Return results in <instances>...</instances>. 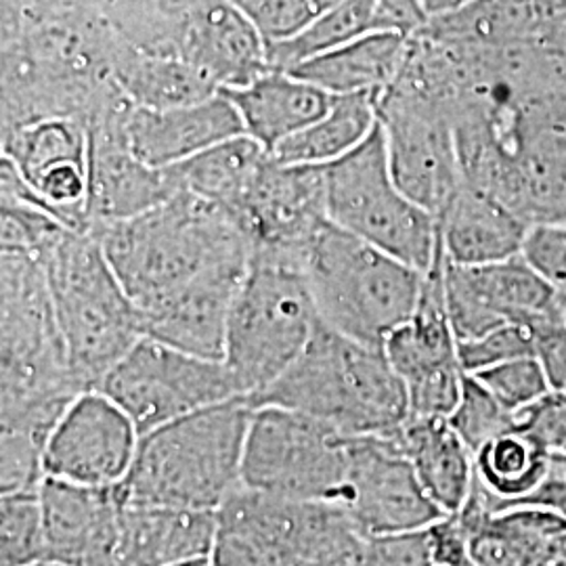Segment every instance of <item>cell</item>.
I'll return each instance as SVG.
<instances>
[{
  "label": "cell",
  "instance_id": "obj_35",
  "mask_svg": "<svg viewBox=\"0 0 566 566\" xmlns=\"http://www.w3.org/2000/svg\"><path fill=\"white\" fill-rule=\"evenodd\" d=\"M447 420L472 453L516 428V413L500 403L495 395L470 374H465L462 397Z\"/></svg>",
  "mask_w": 566,
  "mask_h": 566
},
{
  "label": "cell",
  "instance_id": "obj_45",
  "mask_svg": "<svg viewBox=\"0 0 566 566\" xmlns=\"http://www.w3.org/2000/svg\"><path fill=\"white\" fill-rule=\"evenodd\" d=\"M392 30L409 32L426 18L422 0H376Z\"/></svg>",
  "mask_w": 566,
  "mask_h": 566
},
{
  "label": "cell",
  "instance_id": "obj_20",
  "mask_svg": "<svg viewBox=\"0 0 566 566\" xmlns=\"http://www.w3.org/2000/svg\"><path fill=\"white\" fill-rule=\"evenodd\" d=\"M46 558L67 566H114L122 500L116 486L44 479L41 489Z\"/></svg>",
  "mask_w": 566,
  "mask_h": 566
},
{
  "label": "cell",
  "instance_id": "obj_18",
  "mask_svg": "<svg viewBox=\"0 0 566 566\" xmlns=\"http://www.w3.org/2000/svg\"><path fill=\"white\" fill-rule=\"evenodd\" d=\"M252 250L304 254L315 231L327 223L324 168L271 160L238 214Z\"/></svg>",
  "mask_w": 566,
  "mask_h": 566
},
{
  "label": "cell",
  "instance_id": "obj_38",
  "mask_svg": "<svg viewBox=\"0 0 566 566\" xmlns=\"http://www.w3.org/2000/svg\"><path fill=\"white\" fill-rule=\"evenodd\" d=\"M458 346L465 374H479L489 367L533 355V332L528 325L507 324L489 332L483 338Z\"/></svg>",
  "mask_w": 566,
  "mask_h": 566
},
{
  "label": "cell",
  "instance_id": "obj_25",
  "mask_svg": "<svg viewBox=\"0 0 566 566\" xmlns=\"http://www.w3.org/2000/svg\"><path fill=\"white\" fill-rule=\"evenodd\" d=\"M223 93L235 105L243 133L269 154L319 120L334 99L317 84L273 67L256 81Z\"/></svg>",
  "mask_w": 566,
  "mask_h": 566
},
{
  "label": "cell",
  "instance_id": "obj_44",
  "mask_svg": "<svg viewBox=\"0 0 566 566\" xmlns=\"http://www.w3.org/2000/svg\"><path fill=\"white\" fill-rule=\"evenodd\" d=\"M518 506L549 510L566 521V455H552L544 483Z\"/></svg>",
  "mask_w": 566,
  "mask_h": 566
},
{
  "label": "cell",
  "instance_id": "obj_42",
  "mask_svg": "<svg viewBox=\"0 0 566 566\" xmlns=\"http://www.w3.org/2000/svg\"><path fill=\"white\" fill-rule=\"evenodd\" d=\"M533 332V357L546 374L549 388L566 392V317L554 313L546 319L531 325Z\"/></svg>",
  "mask_w": 566,
  "mask_h": 566
},
{
  "label": "cell",
  "instance_id": "obj_48",
  "mask_svg": "<svg viewBox=\"0 0 566 566\" xmlns=\"http://www.w3.org/2000/svg\"><path fill=\"white\" fill-rule=\"evenodd\" d=\"M533 566H566V535L558 542V546L547 554L546 558H542L537 565Z\"/></svg>",
  "mask_w": 566,
  "mask_h": 566
},
{
  "label": "cell",
  "instance_id": "obj_9",
  "mask_svg": "<svg viewBox=\"0 0 566 566\" xmlns=\"http://www.w3.org/2000/svg\"><path fill=\"white\" fill-rule=\"evenodd\" d=\"M324 181L329 223L420 273L430 271L441 250L439 221L395 181L380 120L355 151L325 166Z\"/></svg>",
  "mask_w": 566,
  "mask_h": 566
},
{
  "label": "cell",
  "instance_id": "obj_41",
  "mask_svg": "<svg viewBox=\"0 0 566 566\" xmlns=\"http://www.w3.org/2000/svg\"><path fill=\"white\" fill-rule=\"evenodd\" d=\"M357 566H434L428 531L367 537Z\"/></svg>",
  "mask_w": 566,
  "mask_h": 566
},
{
  "label": "cell",
  "instance_id": "obj_32",
  "mask_svg": "<svg viewBox=\"0 0 566 566\" xmlns=\"http://www.w3.org/2000/svg\"><path fill=\"white\" fill-rule=\"evenodd\" d=\"M88 128L74 118H44L2 133V160L28 185L63 166H88Z\"/></svg>",
  "mask_w": 566,
  "mask_h": 566
},
{
  "label": "cell",
  "instance_id": "obj_2",
  "mask_svg": "<svg viewBox=\"0 0 566 566\" xmlns=\"http://www.w3.org/2000/svg\"><path fill=\"white\" fill-rule=\"evenodd\" d=\"M81 392L41 256L0 248V426L55 428Z\"/></svg>",
  "mask_w": 566,
  "mask_h": 566
},
{
  "label": "cell",
  "instance_id": "obj_11",
  "mask_svg": "<svg viewBox=\"0 0 566 566\" xmlns=\"http://www.w3.org/2000/svg\"><path fill=\"white\" fill-rule=\"evenodd\" d=\"M145 437L208 407L243 397L224 361L143 336L97 386Z\"/></svg>",
  "mask_w": 566,
  "mask_h": 566
},
{
  "label": "cell",
  "instance_id": "obj_47",
  "mask_svg": "<svg viewBox=\"0 0 566 566\" xmlns=\"http://www.w3.org/2000/svg\"><path fill=\"white\" fill-rule=\"evenodd\" d=\"M465 0H422L426 15H447L455 9H460Z\"/></svg>",
  "mask_w": 566,
  "mask_h": 566
},
{
  "label": "cell",
  "instance_id": "obj_36",
  "mask_svg": "<svg viewBox=\"0 0 566 566\" xmlns=\"http://www.w3.org/2000/svg\"><path fill=\"white\" fill-rule=\"evenodd\" d=\"M470 376L485 385L495 395V399L516 416L526 407L542 401L547 392H552L546 374L533 355L518 357Z\"/></svg>",
  "mask_w": 566,
  "mask_h": 566
},
{
  "label": "cell",
  "instance_id": "obj_16",
  "mask_svg": "<svg viewBox=\"0 0 566 566\" xmlns=\"http://www.w3.org/2000/svg\"><path fill=\"white\" fill-rule=\"evenodd\" d=\"M443 280L447 317L458 344L483 338L502 325L531 327L565 311L558 292L523 254L481 266H460L446 259Z\"/></svg>",
  "mask_w": 566,
  "mask_h": 566
},
{
  "label": "cell",
  "instance_id": "obj_50",
  "mask_svg": "<svg viewBox=\"0 0 566 566\" xmlns=\"http://www.w3.org/2000/svg\"><path fill=\"white\" fill-rule=\"evenodd\" d=\"M30 566H67L61 565V563H55V560H41V563H34V565Z\"/></svg>",
  "mask_w": 566,
  "mask_h": 566
},
{
  "label": "cell",
  "instance_id": "obj_4",
  "mask_svg": "<svg viewBox=\"0 0 566 566\" xmlns=\"http://www.w3.org/2000/svg\"><path fill=\"white\" fill-rule=\"evenodd\" d=\"M254 407L214 405L142 437L120 485L122 504L217 512L243 486V449Z\"/></svg>",
  "mask_w": 566,
  "mask_h": 566
},
{
  "label": "cell",
  "instance_id": "obj_19",
  "mask_svg": "<svg viewBox=\"0 0 566 566\" xmlns=\"http://www.w3.org/2000/svg\"><path fill=\"white\" fill-rule=\"evenodd\" d=\"M172 55L221 91L245 86L271 70L263 34L233 0H208L177 21Z\"/></svg>",
  "mask_w": 566,
  "mask_h": 566
},
{
  "label": "cell",
  "instance_id": "obj_14",
  "mask_svg": "<svg viewBox=\"0 0 566 566\" xmlns=\"http://www.w3.org/2000/svg\"><path fill=\"white\" fill-rule=\"evenodd\" d=\"M338 506L346 510L365 537L424 531L447 516L426 495L397 441V432L350 437Z\"/></svg>",
  "mask_w": 566,
  "mask_h": 566
},
{
  "label": "cell",
  "instance_id": "obj_3",
  "mask_svg": "<svg viewBox=\"0 0 566 566\" xmlns=\"http://www.w3.org/2000/svg\"><path fill=\"white\" fill-rule=\"evenodd\" d=\"M252 407H282L346 437H388L409 420L407 390L385 348L317 327L303 355Z\"/></svg>",
  "mask_w": 566,
  "mask_h": 566
},
{
  "label": "cell",
  "instance_id": "obj_39",
  "mask_svg": "<svg viewBox=\"0 0 566 566\" xmlns=\"http://www.w3.org/2000/svg\"><path fill=\"white\" fill-rule=\"evenodd\" d=\"M523 256L560 296L566 306V224H535Z\"/></svg>",
  "mask_w": 566,
  "mask_h": 566
},
{
  "label": "cell",
  "instance_id": "obj_52",
  "mask_svg": "<svg viewBox=\"0 0 566 566\" xmlns=\"http://www.w3.org/2000/svg\"><path fill=\"white\" fill-rule=\"evenodd\" d=\"M565 317H566V306H565Z\"/></svg>",
  "mask_w": 566,
  "mask_h": 566
},
{
  "label": "cell",
  "instance_id": "obj_28",
  "mask_svg": "<svg viewBox=\"0 0 566 566\" xmlns=\"http://www.w3.org/2000/svg\"><path fill=\"white\" fill-rule=\"evenodd\" d=\"M271 154L248 135L219 143L187 163L166 168L177 191L212 203L235 221Z\"/></svg>",
  "mask_w": 566,
  "mask_h": 566
},
{
  "label": "cell",
  "instance_id": "obj_31",
  "mask_svg": "<svg viewBox=\"0 0 566 566\" xmlns=\"http://www.w3.org/2000/svg\"><path fill=\"white\" fill-rule=\"evenodd\" d=\"M549 458L516 426L474 453L472 491L491 512L518 506L544 483Z\"/></svg>",
  "mask_w": 566,
  "mask_h": 566
},
{
  "label": "cell",
  "instance_id": "obj_34",
  "mask_svg": "<svg viewBox=\"0 0 566 566\" xmlns=\"http://www.w3.org/2000/svg\"><path fill=\"white\" fill-rule=\"evenodd\" d=\"M46 558L41 493L0 497V566H30Z\"/></svg>",
  "mask_w": 566,
  "mask_h": 566
},
{
  "label": "cell",
  "instance_id": "obj_30",
  "mask_svg": "<svg viewBox=\"0 0 566 566\" xmlns=\"http://www.w3.org/2000/svg\"><path fill=\"white\" fill-rule=\"evenodd\" d=\"M378 95H334L329 109L271 151L287 166L325 168L355 151L378 126Z\"/></svg>",
  "mask_w": 566,
  "mask_h": 566
},
{
  "label": "cell",
  "instance_id": "obj_43",
  "mask_svg": "<svg viewBox=\"0 0 566 566\" xmlns=\"http://www.w3.org/2000/svg\"><path fill=\"white\" fill-rule=\"evenodd\" d=\"M426 531L432 547L434 566H465L472 563L468 549V535L455 514H447Z\"/></svg>",
  "mask_w": 566,
  "mask_h": 566
},
{
  "label": "cell",
  "instance_id": "obj_17",
  "mask_svg": "<svg viewBox=\"0 0 566 566\" xmlns=\"http://www.w3.org/2000/svg\"><path fill=\"white\" fill-rule=\"evenodd\" d=\"M128 105L116 88L86 122L91 229L135 219L177 193L168 170L142 163L124 139L122 118Z\"/></svg>",
  "mask_w": 566,
  "mask_h": 566
},
{
  "label": "cell",
  "instance_id": "obj_23",
  "mask_svg": "<svg viewBox=\"0 0 566 566\" xmlns=\"http://www.w3.org/2000/svg\"><path fill=\"white\" fill-rule=\"evenodd\" d=\"M217 512L122 504L114 566H175L210 558Z\"/></svg>",
  "mask_w": 566,
  "mask_h": 566
},
{
  "label": "cell",
  "instance_id": "obj_26",
  "mask_svg": "<svg viewBox=\"0 0 566 566\" xmlns=\"http://www.w3.org/2000/svg\"><path fill=\"white\" fill-rule=\"evenodd\" d=\"M426 495L443 514H458L474 485V453L443 418H409L397 432Z\"/></svg>",
  "mask_w": 566,
  "mask_h": 566
},
{
  "label": "cell",
  "instance_id": "obj_29",
  "mask_svg": "<svg viewBox=\"0 0 566 566\" xmlns=\"http://www.w3.org/2000/svg\"><path fill=\"white\" fill-rule=\"evenodd\" d=\"M112 78L122 95L143 109H175L206 102L221 88L187 61L147 53L118 42Z\"/></svg>",
  "mask_w": 566,
  "mask_h": 566
},
{
  "label": "cell",
  "instance_id": "obj_10",
  "mask_svg": "<svg viewBox=\"0 0 566 566\" xmlns=\"http://www.w3.org/2000/svg\"><path fill=\"white\" fill-rule=\"evenodd\" d=\"M343 432L282 407H254L245 449V489L287 500L338 504L348 468Z\"/></svg>",
  "mask_w": 566,
  "mask_h": 566
},
{
  "label": "cell",
  "instance_id": "obj_13",
  "mask_svg": "<svg viewBox=\"0 0 566 566\" xmlns=\"http://www.w3.org/2000/svg\"><path fill=\"white\" fill-rule=\"evenodd\" d=\"M443 248L430 271L413 315L386 338L385 353L407 390L409 418L447 420L462 397L465 371L446 306Z\"/></svg>",
  "mask_w": 566,
  "mask_h": 566
},
{
  "label": "cell",
  "instance_id": "obj_12",
  "mask_svg": "<svg viewBox=\"0 0 566 566\" xmlns=\"http://www.w3.org/2000/svg\"><path fill=\"white\" fill-rule=\"evenodd\" d=\"M378 120L395 181L439 221L464 182L455 133L439 99L395 81L378 99Z\"/></svg>",
  "mask_w": 566,
  "mask_h": 566
},
{
  "label": "cell",
  "instance_id": "obj_49",
  "mask_svg": "<svg viewBox=\"0 0 566 566\" xmlns=\"http://www.w3.org/2000/svg\"><path fill=\"white\" fill-rule=\"evenodd\" d=\"M175 566H212L210 558H202V560H191V563H182V565Z\"/></svg>",
  "mask_w": 566,
  "mask_h": 566
},
{
  "label": "cell",
  "instance_id": "obj_1",
  "mask_svg": "<svg viewBox=\"0 0 566 566\" xmlns=\"http://www.w3.org/2000/svg\"><path fill=\"white\" fill-rule=\"evenodd\" d=\"M91 231L139 313L198 283L243 277L252 259L240 223L185 191L135 219Z\"/></svg>",
  "mask_w": 566,
  "mask_h": 566
},
{
  "label": "cell",
  "instance_id": "obj_6",
  "mask_svg": "<svg viewBox=\"0 0 566 566\" xmlns=\"http://www.w3.org/2000/svg\"><path fill=\"white\" fill-rule=\"evenodd\" d=\"M41 261L74 376L84 390L97 388L142 340V313L93 231L67 229Z\"/></svg>",
  "mask_w": 566,
  "mask_h": 566
},
{
  "label": "cell",
  "instance_id": "obj_27",
  "mask_svg": "<svg viewBox=\"0 0 566 566\" xmlns=\"http://www.w3.org/2000/svg\"><path fill=\"white\" fill-rule=\"evenodd\" d=\"M409 53L407 32L378 30L290 70L329 95L369 93L382 97Z\"/></svg>",
  "mask_w": 566,
  "mask_h": 566
},
{
  "label": "cell",
  "instance_id": "obj_7",
  "mask_svg": "<svg viewBox=\"0 0 566 566\" xmlns=\"http://www.w3.org/2000/svg\"><path fill=\"white\" fill-rule=\"evenodd\" d=\"M319 325L304 254L252 250L229 313L223 357L243 397L250 401L282 378Z\"/></svg>",
  "mask_w": 566,
  "mask_h": 566
},
{
  "label": "cell",
  "instance_id": "obj_22",
  "mask_svg": "<svg viewBox=\"0 0 566 566\" xmlns=\"http://www.w3.org/2000/svg\"><path fill=\"white\" fill-rule=\"evenodd\" d=\"M531 224L495 196L462 182L439 217L447 261L460 266L504 263L525 250Z\"/></svg>",
  "mask_w": 566,
  "mask_h": 566
},
{
  "label": "cell",
  "instance_id": "obj_37",
  "mask_svg": "<svg viewBox=\"0 0 566 566\" xmlns=\"http://www.w3.org/2000/svg\"><path fill=\"white\" fill-rule=\"evenodd\" d=\"M259 28L266 44L301 34L338 0H233Z\"/></svg>",
  "mask_w": 566,
  "mask_h": 566
},
{
  "label": "cell",
  "instance_id": "obj_40",
  "mask_svg": "<svg viewBox=\"0 0 566 566\" xmlns=\"http://www.w3.org/2000/svg\"><path fill=\"white\" fill-rule=\"evenodd\" d=\"M516 426L549 455H566V392H547L516 416Z\"/></svg>",
  "mask_w": 566,
  "mask_h": 566
},
{
  "label": "cell",
  "instance_id": "obj_24",
  "mask_svg": "<svg viewBox=\"0 0 566 566\" xmlns=\"http://www.w3.org/2000/svg\"><path fill=\"white\" fill-rule=\"evenodd\" d=\"M243 277L208 280L145 308L143 336L189 355L223 361L229 313Z\"/></svg>",
  "mask_w": 566,
  "mask_h": 566
},
{
  "label": "cell",
  "instance_id": "obj_8",
  "mask_svg": "<svg viewBox=\"0 0 566 566\" xmlns=\"http://www.w3.org/2000/svg\"><path fill=\"white\" fill-rule=\"evenodd\" d=\"M367 537L334 502L242 486L217 510L212 566H357Z\"/></svg>",
  "mask_w": 566,
  "mask_h": 566
},
{
  "label": "cell",
  "instance_id": "obj_46",
  "mask_svg": "<svg viewBox=\"0 0 566 566\" xmlns=\"http://www.w3.org/2000/svg\"><path fill=\"white\" fill-rule=\"evenodd\" d=\"M78 0H2V13H34L49 11L63 4H72Z\"/></svg>",
  "mask_w": 566,
  "mask_h": 566
},
{
  "label": "cell",
  "instance_id": "obj_15",
  "mask_svg": "<svg viewBox=\"0 0 566 566\" xmlns=\"http://www.w3.org/2000/svg\"><path fill=\"white\" fill-rule=\"evenodd\" d=\"M142 434L120 405L99 388L81 392L53 428L44 449V479L112 489L130 472Z\"/></svg>",
  "mask_w": 566,
  "mask_h": 566
},
{
  "label": "cell",
  "instance_id": "obj_51",
  "mask_svg": "<svg viewBox=\"0 0 566 566\" xmlns=\"http://www.w3.org/2000/svg\"><path fill=\"white\" fill-rule=\"evenodd\" d=\"M465 566H474V565H472V563H470V565H465Z\"/></svg>",
  "mask_w": 566,
  "mask_h": 566
},
{
  "label": "cell",
  "instance_id": "obj_33",
  "mask_svg": "<svg viewBox=\"0 0 566 566\" xmlns=\"http://www.w3.org/2000/svg\"><path fill=\"white\" fill-rule=\"evenodd\" d=\"M378 30L392 28L388 25L376 0H338L294 39L266 44L269 65L273 70L290 72L304 61Z\"/></svg>",
  "mask_w": 566,
  "mask_h": 566
},
{
  "label": "cell",
  "instance_id": "obj_5",
  "mask_svg": "<svg viewBox=\"0 0 566 566\" xmlns=\"http://www.w3.org/2000/svg\"><path fill=\"white\" fill-rule=\"evenodd\" d=\"M304 275L325 327L382 348L413 315L426 273L327 221L306 245Z\"/></svg>",
  "mask_w": 566,
  "mask_h": 566
},
{
  "label": "cell",
  "instance_id": "obj_21",
  "mask_svg": "<svg viewBox=\"0 0 566 566\" xmlns=\"http://www.w3.org/2000/svg\"><path fill=\"white\" fill-rule=\"evenodd\" d=\"M124 139L142 163L166 170L206 149L245 135L235 105L223 91L196 105L143 109L128 105L122 118Z\"/></svg>",
  "mask_w": 566,
  "mask_h": 566
}]
</instances>
